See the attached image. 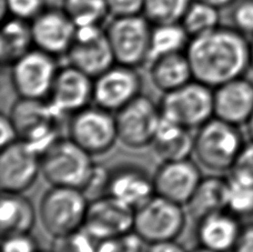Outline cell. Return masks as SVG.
Instances as JSON below:
<instances>
[{
    "label": "cell",
    "mask_w": 253,
    "mask_h": 252,
    "mask_svg": "<svg viewBox=\"0 0 253 252\" xmlns=\"http://www.w3.org/2000/svg\"><path fill=\"white\" fill-rule=\"evenodd\" d=\"M142 78L137 68L115 64L93 80L94 105L116 114L141 94Z\"/></svg>",
    "instance_id": "cell-14"
},
{
    "label": "cell",
    "mask_w": 253,
    "mask_h": 252,
    "mask_svg": "<svg viewBox=\"0 0 253 252\" xmlns=\"http://www.w3.org/2000/svg\"><path fill=\"white\" fill-rule=\"evenodd\" d=\"M89 201L80 189L50 186L38 206V218L43 230L53 239H59L83 229Z\"/></svg>",
    "instance_id": "cell-4"
},
{
    "label": "cell",
    "mask_w": 253,
    "mask_h": 252,
    "mask_svg": "<svg viewBox=\"0 0 253 252\" xmlns=\"http://www.w3.org/2000/svg\"><path fill=\"white\" fill-rule=\"evenodd\" d=\"M227 210L241 220L253 218V186L229 178Z\"/></svg>",
    "instance_id": "cell-31"
},
{
    "label": "cell",
    "mask_w": 253,
    "mask_h": 252,
    "mask_svg": "<svg viewBox=\"0 0 253 252\" xmlns=\"http://www.w3.org/2000/svg\"><path fill=\"white\" fill-rule=\"evenodd\" d=\"M186 53L193 78L212 89L245 77L250 67V40L231 26L191 38Z\"/></svg>",
    "instance_id": "cell-1"
},
{
    "label": "cell",
    "mask_w": 253,
    "mask_h": 252,
    "mask_svg": "<svg viewBox=\"0 0 253 252\" xmlns=\"http://www.w3.org/2000/svg\"><path fill=\"white\" fill-rule=\"evenodd\" d=\"M250 67L253 71V37L250 39Z\"/></svg>",
    "instance_id": "cell-44"
},
{
    "label": "cell",
    "mask_w": 253,
    "mask_h": 252,
    "mask_svg": "<svg viewBox=\"0 0 253 252\" xmlns=\"http://www.w3.org/2000/svg\"><path fill=\"white\" fill-rule=\"evenodd\" d=\"M134 210L109 195L89 201L84 229L99 241L116 239L133 231Z\"/></svg>",
    "instance_id": "cell-15"
},
{
    "label": "cell",
    "mask_w": 253,
    "mask_h": 252,
    "mask_svg": "<svg viewBox=\"0 0 253 252\" xmlns=\"http://www.w3.org/2000/svg\"><path fill=\"white\" fill-rule=\"evenodd\" d=\"M8 16L18 19L33 21L46 6V0H6Z\"/></svg>",
    "instance_id": "cell-35"
},
{
    "label": "cell",
    "mask_w": 253,
    "mask_h": 252,
    "mask_svg": "<svg viewBox=\"0 0 253 252\" xmlns=\"http://www.w3.org/2000/svg\"><path fill=\"white\" fill-rule=\"evenodd\" d=\"M34 38L30 21L8 17L0 35V59L3 66H12L33 49Z\"/></svg>",
    "instance_id": "cell-26"
},
{
    "label": "cell",
    "mask_w": 253,
    "mask_h": 252,
    "mask_svg": "<svg viewBox=\"0 0 253 252\" xmlns=\"http://www.w3.org/2000/svg\"><path fill=\"white\" fill-rule=\"evenodd\" d=\"M192 0H144L142 15L152 26L181 22Z\"/></svg>",
    "instance_id": "cell-30"
},
{
    "label": "cell",
    "mask_w": 253,
    "mask_h": 252,
    "mask_svg": "<svg viewBox=\"0 0 253 252\" xmlns=\"http://www.w3.org/2000/svg\"><path fill=\"white\" fill-rule=\"evenodd\" d=\"M59 66L57 58L33 48L11 66V84L18 97L47 100Z\"/></svg>",
    "instance_id": "cell-11"
},
{
    "label": "cell",
    "mask_w": 253,
    "mask_h": 252,
    "mask_svg": "<svg viewBox=\"0 0 253 252\" xmlns=\"http://www.w3.org/2000/svg\"><path fill=\"white\" fill-rule=\"evenodd\" d=\"M198 1L209 3L211 6H214L218 9H222V8L230 7L234 1H236V0H198Z\"/></svg>",
    "instance_id": "cell-41"
},
{
    "label": "cell",
    "mask_w": 253,
    "mask_h": 252,
    "mask_svg": "<svg viewBox=\"0 0 253 252\" xmlns=\"http://www.w3.org/2000/svg\"><path fill=\"white\" fill-rule=\"evenodd\" d=\"M192 130L162 118L151 148L162 161L188 159L193 155Z\"/></svg>",
    "instance_id": "cell-23"
},
{
    "label": "cell",
    "mask_w": 253,
    "mask_h": 252,
    "mask_svg": "<svg viewBox=\"0 0 253 252\" xmlns=\"http://www.w3.org/2000/svg\"><path fill=\"white\" fill-rule=\"evenodd\" d=\"M149 68L153 85L164 93L181 88L194 79L186 52L157 58L149 64Z\"/></svg>",
    "instance_id": "cell-24"
},
{
    "label": "cell",
    "mask_w": 253,
    "mask_h": 252,
    "mask_svg": "<svg viewBox=\"0 0 253 252\" xmlns=\"http://www.w3.org/2000/svg\"><path fill=\"white\" fill-rule=\"evenodd\" d=\"M190 38L205 35L220 27V9L209 3L192 0L181 20Z\"/></svg>",
    "instance_id": "cell-28"
},
{
    "label": "cell",
    "mask_w": 253,
    "mask_h": 252,
    "mask_svg": "<svg viewBox=\"0 0 253 252\" xmlns=\"http://www.w3.org/2000/svg\"><path fill=\"white\" fill-rule=\"evenodd\" d=\"M38 212L22 193L2 192L0 200V229L2 237L30 233L37 221Z\"/></svg>",
    "instance_id": "cell-25"
},
{
    "label": "cell",
    "mask_w": 253,
    "mask_h": 252,
    "mask_svg": "<svg viewBox=\"0 0 253 252\" xmlns=\"http://www.w3.org/2000/svg\"><path fill=\"white\" fill-rule=\"evenodd\" d=\"M115 116L119 142L134 150L151 146L162 120L159 103L142 93Z\"/></svg>",
    "instance_id": "cell-10"
},
{
    "label": "cell",
    "mask_w": 253,
    "mask_h": 252,
    "mask_svg": "<svg viewBox=\"0 0 253 252\" xmlns=\"http://www.w3.org/2000/svg\"><path fill=\"white\" fill-rule=\"evenodd\" d=\"M246 127H247V131H248V134H249L250 140L253 141V112H252V115L250 117L249 121H248V123H247Z\"/></svg>",
    "instance_id": "cell-42"
},
{
    "label": "cell",
    "mask_w": 253,
    "mask_h": 252,
    "mask_svg": "<svg viewBox=\"0 0 253 252\" xmlns=\"http://www.w3.org/2000/svg\"><path fill=\"white\" fill-rule=\"evenodd\" d=\"M107 195L133 210L156 195L153 175L140 166L125 164L110 171Z\"/></svg>",
    "instance_id": "cell-19"
},
{
    "label": "cell",
    "mask_w": 253,
    "mask_h": 252,
    "mask_svg": "<svg viewBox=\"0 0 253 252\" xmlns=\"http://www.w3.org/2000/svg\"><path fill=\"white\" fill-rule=\"evenodd\" d=\"M231 27L239 33L253 37V0H236L231 6Z\"/></svg>",
    "instance_id": "cell-34"
},
{
    "label": "cell",
    "mask_w": 253,
    "mask_h": 252,
    "mask_svg": "<svg viewBox=\"0 0 253 252\" xmlns=\"http://www.w3.org/2000/svg\"><path fill=\"white\" fill-rule=\"evenodd\" d=\"M246 142L240 127L213 117L194 132L193 156L211 172H229Z\"/></svg>",
    "instance_id": "cell-2"
},
{
    "label": "cell",
    "mask_w": 253,
    "mask_h": 252,
    "mask_svg": "<svg viewBox=\"0 0 253 252\" xmlns=\"http://www.w3.org/2000/svg\"><path fill=\"white\" fill-rule=\"evenodd\" d=\"M35 48L53 57H66L77 26L62 8H46L30 21Z\"/></svg>",
    "instance_id": "cell-17"
},
{
    "label": "cell",
    "mask_w": 253,
    "mask_h": 252,
    "mask_svg": "<svg viewBox=\"0 0 253 252\" xmlns=\"http://www.w3.org/2000/svg\"><path fill=\"white\" fill-rule=\"evenodd\" d=\"M93 78L67 64L59 67L48 100L62 116H71L93 102Z\"/></svg>",
    "instance_id": "cell-16"
},
{
    "label": "cell",
    "mask_w": 253,
    "mask_h": 252,
    "mask_svg": "<svg viewBox=\"0 0 253 252\" xmlns=\"http://www.w3.org/2000/svg\"><path fill=\"white\" fill-rule=\"evenodd\" d=\"M190 40L181 22L152 26L148 64L157 58L186 52Z\"/></svg>",
    "instance_id": "cell-27"
},
{
    "label": "cell",
    "mask_w": 253,
    "mask_h": 252,
    "mask_svg": "<svg viewBox=\"0 0 253 252\" xmlns=\"http://www.w3.org/2000/svg\"><path fill=\"white\" fill-rule=\"evenodd\" d=\"M152 25L143 15L112 17L106 33L116 64L139 68L149 61Z\"/></svg>",
    "instance_id": "cell-8"
},
{
    "label": "cell",
    "mask_w": 253,
    "mask_h": 252,
    "mask_svg": "<svg viewBox=\"0 0 253 252\" xmlns=\"http://www.w3.org/2000/svg\"><path fill=\"white\" fill-rule=\"evenodd\" d=\"M112 17L142 15L144 0H107Z\"/></svg>",
    "instance_id": "cell-37"
},
{
    "label": "cell",
    "mask_w": 253,
    "mask_h": 252,
    "mask_svg": "<svg viewBox=\"0 0 253 252\" xmlns=\"http://www.w3.org/2000/svg\"><path fill=\"white\" fill-rule=\"evenodd\" d=\"M66 59L67 64L93 79L116 64L106 29H102L101 26L77 27Z\"/></svg>",
    "instance_id": "cell-12"
},
{
    "label": "cell",
    "mask_w": 253,
    "mask_h": 252,
    "mask_svg": "<svg viewBox=\"0 0 253 252\" xmlns=\"http://www.w3.org/2000/svg\"><path fill=\"white\" fill-rule=\"evenodd\" d=\"M61 8L77 27L101 26L110 15L107 0H62Z\"/></svg>",
    "instance_id": "cell-29"
},
{
    "label": "cell",
    "mask_w": 253,
    "mask_h": 252,
    "mask_svg": "<svg viewBox=\"0 0 253 252\" xmlns=\"http://www.w3.org/2000/svg\"><path fill=\"white\" fill-rule=\"evenodd\" d=\"M39 252H49V251H39ZM53 252V251H52Z\"/></svg>",
    "instance_id": "cell-45"
},
{
    "label": "cell",
    "mask_w": 253,
    "mask_h": 252,
    "mask_svg": "<svg viewBox=\"0 0 253 252\" xmlns=\"http://www.w3.org/2000/svg\"><path fill=\"white\" fill-rule=\"evenodd\" d=\"M19 140L17 128L11 119L10 115L2 114L0 118V143L1 148L11 145V143Z\"/></svg>",
    "instance_id": "cell-38"
},
{
    "label": "cell",
    "mask_w": 253,
    "mask_h": 252,
    "mask_svg": "<svg viewBox=\"0 0 253 252\" xmlns=\"http://www.w3.org/2000/svg\"><path fill=\"white\" fill-rule=\"evenodd\" d=\"M10 117L15 124L20 140L30 143L40 155L48 146L61 137L58 126L62 119L49 100L22 99L13 103Z\"/></svg>",
    "instance_id": "cell-7"
},
{
    "label": "cell",
    "mask_w": 253,
    "mask_h": 252,
    "mask_svg": "<svg viewBox=\"0 0 253 252\" xmlns=\"http://www.w3.org/2000/svg\"><path fill=\"white\" fill-rule=\"evenodd\" d=\"M162 118L197 130L214 117L213 89L197 80L164 93L159 102Z\"/></svg>",
    "instance_id": "cell-6"
},
{
    "label": "cell",
    "mask_w": 253,
    "mask_h": 252,
    "mask_svg": "<svg viewBox=\"0 0 253 252\" xmlns=\"http://www.w3.org/2000/svg\"><path fill=\"white\" fill-rule=\"evenodd\" d=\"M229 178L248 186H253V141L249 140L243 146L237 160L234 161Z\"/></svg>",
    "instance_id": "cell-33"
},
{
    "label": "cell",
    "mask_w": 253,
    "mask_h": 252,
    "mask_svg": "<svg viewBox=\"0 0 253 252\" xmlns=\"http://www.w3.org/2000/svg\"><path fill=\"white\" fill-rule=\"evenodd\" d=\"M68 137L92 157L107 154L119 141L116 116L96 105L89 106L70 116Z\"/></svg>",
    "instance_id": "cell-9"
},
{
    "label": "cell",
    "mask_w": 253,
    "mask_h": 252,
    "mask_svg": "<svg viewBox=\"0 0 253 252\" xmlns=\"http://www.w3.org/2000/svg\"><path fill=\"white\" fill-rule=\"evenodd\" d=\"M183 206L155 195L134 210L133 232L146 245L177 240L187 224Z\"/></svg>",
    "instance_id": "cell-5"
},
{
    "label": "cell",
    "mask_w": 253,
    "mask_h": 252,
    "mask_svg": "<svg viewBox=\"0 0 253 252\" xmlns=\"http://www.w3.org/2000/svg\"><path fill=\"white\" fill-rule=\"evenodd\" d=\"M42 174L53 187L84 190L96 166L92 156L69 137H59L40 155Z\"/></svg>",
    "instance_id": "cell-3"
},
{
    "label": "cell",
    "mask_w": 253,
    "mask_h": 252,
    "mask_svg": "<svg viewBox=\"0 0 253 252\" xmlns=\"http://www.w3.org/2000/svg\"><path fill=\"white\" fill-rule=\"evenodd\" d=\"M190 252H218V251H214V250H211V249H208L206 247H202V246H199L198 248L193 249L192 251Z\"/></svg>",
    "instance_id": "cell-43"
},
{
    "label": "cell",
    "mask_w": 253,
    "mask_h": 252,
    "mask_svg": "<svg viewBox=\"0 0 253 252\" xmlns=\"http://www.w3.org/2000/svg\"><path fill=\"white\" fill-rule=\"evenodd\" d=\"M241 219L228 210H221L197 222V238L200 246L218 252H232L240 236Z\"/></svg>",
    "instance_id": "cell-21"
},
{
    "label": "cell",
    "mask_w": 253,
    "mask_h": 252,
    "mask_svg": "<svg viewBox=\"0 0 253 252\" xmlns=\"http://www.w3.org/2000/svg\"><path fill=\"white\" fill-rule=\"evenodd\" d=\"M213 108L215 118L246 126L253 112V83L245 76L214 88Z\"/></svg>",
    "instance_id": "cell-20"
},
{
    "label": "cell",
    "mask_w": 253,
    "mask_h": 252,
    "mask_svg": "<svg viewBox=\"0 0 253 252\" xmlns=\"http://www.w3.org/2000/svg\"><path fill=\"white\" fill-rule=\"evenodd\" d=\"M202 179L199 166L188 159L162 161L153 173L157 196L186 206Z\"/></svg>",
    "instance_id": "cell-18"
},
{
    "label": "cell",
    "mask_w": 253,
    "mask_h": 252,
    "mask_svg": "<svg viewBox=\"0 0 253 252\" xmlns=\"http://www.w3.org/2000/svg\"><path fill=\"white\" fill-rule=\"evenodd\" d=\"M232 252H253V222L243 224Z\"/></svg>",
    "instance_id": "cell-39"
},
{
    "label": "cell",
    "mask_w": 253,
    "mask_h": 252,
    "mask_svg": "<svg viewBox=\"0 0 253 252\" xmlns=\"http://www.w3.org/2000/svg\"><path fill=\"white\" fill-rule=\"evenodd\" d=\"M55 240L57 248L53 252H97L99 245V240L84 228Z\"/></svg>",
    "instance_id": "cell-32"
},
{
    "label": "cell",
    "mask_w": 253,
    "mask_h": 252,
    "mask_svg": "<svg viewBox=\"0 0 253 252\" xmlns=\"http://www.w3.org/2000/svg\"><path fill=\"white\" fill-rule=\"evenodd\" d=\"M2 238V252H39L37 241L30 233H18Z\"/></svg>",
    "instance_id": "cell-36"
},
{
    "label": "cell",
    "mask_w": 253,
    "mask_h": 252,
    "mask_svg": "<svg viewBox=\"0 0 253 252\" xmlns=\"http://www.w3.org/2000/svg\"><path fill=\"white\" fill-rule=\"evenodd\" d=\"M144 252H188L182 245H180L177 240L156 242V244L147 245Z\"/></svg>",
    "instance_id": "cell-40"
},
{
    "label": "cell",
    "mask_w": 253,
    "mask_h": 252,
    "mask_svg": "<svg viewBox=\"0 0 253 252\" xmlns=\"http://www.w3.org/2000/svg\"><path fill=\"white\" fill-rule=\"evenodd\" d=\"M42 174L40 152L30 143L17 140L1 148L0 187L2 192L24 193Z\"/></svg>",
    "instance_id": "cell-13"
},
{
    "label": "cell",
    "mask_w": 253,
    "mask_h": 252,
    "mask_svg": "<svg viewBox=\"0 0 253 252\" xmlns=\"http://www.w3.org/2000/svg\"><path fill=\"white\" fill-rule=\"evenodd\" d=\"M229 177L223 178L215 173L201 179L196 191L184 206L188 218L198 222L211 213L227 210Z\"/></svg>",
    "instance_id": "cell-22"
}]
</instances>
